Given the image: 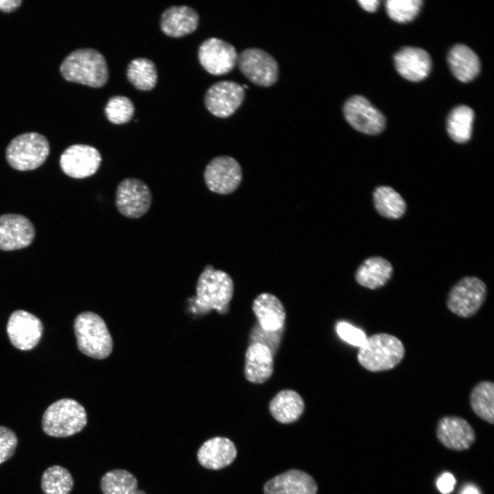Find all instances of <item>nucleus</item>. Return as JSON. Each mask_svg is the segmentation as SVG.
Here are the masks:
<instances>
[{"label":"nucleus","instance_id":"5701e85b","mask_svg":"<svg viewBox=\"0 0 494 494\" xmlns=\"http://www.w3.org/2000/svg\"><path fill=\"white\" fill-rule=\"evenodd\" d=\"M252 311L258 325L264 330L278 331L284 328L286 318L285 307L281 301L274 294L262 293L254 300Z\"/></svg>","mask_w":494,"mask_h":494},{"label":"nucleus","instance_id":"58836bf2","mask_svg":"<svg viewBox=\"0 0 494 494\" xmlns=\"http://www.w3.org/2000/svg\"><path fill=\"white\" fill-rule=\"evenodd\" d=\"M21 0H0V11L11 12L16 10L22 3Z\"/></svg>","mask_w":494,"mask_h":494},{"label":"nucleus","instance_id":"e433bc0d","mask_svg":"<svg viewBox=\"0 0 494 494\" xmlns=\"http://www.w3.org/2000/svg\"><path fill=\"white\" fill-rule=\"evenodd\" d=\"M336 332L343 340L359 348L363 345L366 339V334L362 330L346 322L338 323Z\"/></svg>","mask_w":494,"mask_h":494},{"label":"nucleus","instance_id":"f704fd0d","mask_svg":"<svg viewBox=\"0 0 494 494\" xmlns=\"http://www.w3.org/2000/svg\"><path fill=\"white\" fill-rule=\"evenodd\" d=\"M283 329L274 331H266L257 323L251 330L250 344L259 343L267 346L274 356L280 344Z\"/></svg>","mask_w":494,"mask_h":494},{"label":"nucleus","instance_id":"a19ab883","mask_svg":"<svg viewBox=\"0 0 494 494\" xmlns=\"http://www.w3.org/2000/svg\"><path fill=\"white\" fill-rule=\"evenodd\" d=\"M460 494H480V492L475 486L467 484L462 489Z\"/></svg>","mask_w":494,"mask_h":494},{"label":"nucleus","instance_id":"79ce46f5","mask_svg":"<svg viewBox=\"0 0 494 494\" xmlns=\"http://www.w3.org/2000/svg\"><path fill=\"white\" fill-rule=\"evenodd\" d=\"M134 494H147L144 491L137 489Z\"/></svg>","mask_w":494,"mask_h":494},{"label":"nucleus","instance_id":"a211bd4d","mask_svg":"<svg viewBox=\"0 0 494 494\" xmlns=\"http://www.w3.org/2000/svg\"><path fill=\"white\" fill-rule=\"evenodd\" d=\"M395 66L405 79L419 82L429 74L432 62L429 54L423 49L405 47L394 56Z\"/></svg>","mask_w":494,"mask_h":494},{"label":"nucleus","instance_id":"2eb2a0df","mask_svg":"<svg viewBox=\"0 0 494 494\" xmlns=\"http://www.w3.org/2000/svg\"><path fill=\"white\" fill-rule=\"evenodd\" d=\"M244 89L233 81H221L213 84L206 92L204 104L213 115L225 118L232 115L242 104Z\"/></svg>","mask_w":494,"mask_h":494},{"label":"nucleus","instance_id":"9b49d317","mask_svg":"<svg viewBox=\"0 0 494 494\" xmlns=\"http://www.w3.org/2000/svg\"><path fill=\"white\" fill-rule=\"evenodd\" d=\"M344 116L347 122L356 130L367 134H377L385 127V118L369 101L361 95H353L345 102Z\"/></svg>","mask_w":494,"mask_h":494},{"label":"nucleus","instance_id":"7ed1b4c3","mask_svg":"<svg viewBox=\"0 0 494 494\" xmlns=\"http://www.w3.org/2000/svg\"><path fill=\"white\" fill-rule=\"evenodd\" d=\"M405 349L397 337L378 333L366 338L359 348L357 358L360 364L371 372L388 370L397 366L403 359Z\"/></svg>","mask_w":494,"mask_h":494},{"label":"nucleus","instance_id":"c85d7f7f","mask_svg":"<svg viewBox=\"0 0 494 494\" xmlns=\"http://www.w3.org/2000/svg\"><path fill=\"white\" fill-rule=\"evenodd\" d=\"M473 117V110L465 105L456 106L451 111L447 118V130L454 141L462 143L470 139Z\"/></svg>","mask_w":494,"mask_h":494},{"label":"nucleus","instance_id":"b1692460","mask_svg":"<svg viewBox=\"0 0 494 494\" xmlns=\"http://www.w3.org/2000/svg\"><path fill=\"white\" fill-rule=\"evenodd\" d=\"M447 60L454 75L462 82L473 80L480 71L478 56L463 44L456 45L450 49Z\"/></svg>","mask_w":494,"mask_h":494},{"label":"nucleus","instance_id":"a878e982","mask_svg":"<svg viewBox=\"0 0 494 494\" xmlns=\"http://www.w3.org/2000/svg\"><path fill=\"white\" fill-rule=\"evenodd\" d=\"M304 408L305 403L301 395L290 389L279 392L269 404L272 416L282 423H291L298 420Z\"/></svg>","mask_w":494,"mask_h":494},{"label":"nucleus","instance_id":"20e7f679","mask_svg":"<svg viewBox=\"0 0 494 494\" xmlns=\"http://www.w3.org/2000/svg\"><path fill=\"white\" fill-rule=\"evenodd\" d=\"M73 329L78 349L88 357L103 360L113 347L112 337L104 320L97 314L84 311L77 316Z\"/></svg>","mask_w":494,"mask_h":494},{"label":"nucleus","instance_id":"bb28decb","mask_svg":"<svg viewBox=\"0 0 494 494\" xmlns=\"http://www.w3.org/2000/svg\"><path fill=\"white\" fill-rule=\"evenodd\" d=\"M469 403L473 412L481 419L494 423V383L484 380L476 384L469 395Z\"/></svg>","mask_w":494,"mask_h":494},{"label":"nucleus","instance_id":"1a4fd4ad","mask_svg":"<svg viewBox=\"0 0 494 494\" xmlns=\"http://www.w3.org/2000/svg\"><path fill=\"white\" fill-rule=\"evenodd\" d=\"M237 63L243 75L254 84L270 86L279 77L277 60L259 48H248L237 56Z\"/></svg>","mask_w":494,"mask_h":494},{"label":"nucleus","instance_id":"39448f33","mask_svg":"<svg viewBox=\"0 0 494 494\" xmlns=\"http://www.w3.org/2000/svg\"><path fill=\"white\" fill-rule=\"evenodd\" d=\"M87 424L85 408L77 401L64 398L51 403L44 412L42 428L48 436L65 438L81 432Z\"/></svg>","mask_w":494,"mask_h":494},{"label":"nucleus","instance_id":"412c9836","mask_svg":"<svg viewBox=\"0 0 494 494\" xmlns=\"http://www.w3.org/2000/svg\"><path fill=\"white\" fill-rule=\"evenodd\" d=\"M198 21L199 16L194 9L187 5H175L162 14L161 28L166 35L178 38L195 31Z\"/></svg>","mask_w":494,"mask_h":494},{"label":"nucleus","instance_id":"0eeeda50","mask_svg":"<svg viewBox=\"0 0 494 494\" xmlns=\"http://www.w3.org/2000/svg\"><path fill=\"white\" fill-rule=\"evenodd\" d=\"M486 294V285L480 279L465 277L451 288L446 305L451 313L458 317L470 318L480 310Z\"/></svg>","mask_w":494,"mask_h":494},{"label":"nucleus","instance_id":"72a5a7b5","mask_svg":"<svg viewBox=\"0 0 494 494\" xmlns=\"http://www.w3.org/2000/svg\"><path fill=\"white\" fill-rule=\"evenodd\" d=\"M422 3L421 0H388L386 2V9L393 21L408 23L417 15Z\"/></svg>","mask_w":494,"mask_h":494},{"label":"nucleus","instance_id":"ddd939ff","mask_svg":"<svg viewBox=\"0 0 494 494\" xmlns=\"http://www.w3.org/2000/svg\"><path fill=\"white\" fill-rule=\"evenodd\" d=\"M198 59L209 73L220 75L229 73L235 66L237 54L229 43L217 38H209L198 49Z\"/></svg>","mask_w":494,"mask_h":494},{"label":"nucleus","instance_id":"7c9ffc66","mask_svg":"<svg viewBox=\"0 0 494 494\" xmlns=\"http://www.w3.org/2000/svg\"><path fill=\"white\" fill-rule=\"evenodd\" d=\"M100 486L103 494H134L138 489V481L128 471L117 469L103 475Z\"/></svg>","mask_w":494,"mask_h":494},{"label":"nucleus","instance_id":"4be33fe9","mask_svg":"<svg viewBox=\"0 0 494 494\" xmlns=\"http://www.w3.org/2000/svg\"><path fill=\"white\" fill-rule=\"evenodd\" d=\"M274 371L273 355L270 349L259 343L250 344L245 353L244 375L254 384H263Z\"/></svg>","mask_w":494,"mask_h":494},{"label":"nucleus","instance_id":"2f4dec72","mask_svg":"<svg viewBox=\"0 0 494 494\" xmlns=\"http://www.w3.org/2000/svg\"><path fill=\"white\" fill-rule=\"evenodd\" d=\"M73 486L71 474L61 466L48 467L41 477V488L44 494H69Z\"/></svg>","mask_w":494,"mask_h":494},{"label":"nucleus","instance_id":"423d86ee","mask_svg":"<svg viewBox=\"0 0 494 494\" xmlns=\"http://www.w3.org/2000/svg\"><path fill=\"white\" fill-rule=\"evenodd\" d=\"M49 151V143L45 137L37 132H25L10 142L5 158L8 164L16 170H33L44 163Z\"/></svg>","mask_w":494,"mask_h":494},{"label":"nucleus","instance_id":"4468645a","mask_svg":"<svg viewBox=\"0 0 494 494\" xmlns=\"http://www.w3.org/2000/svg\"><path fill=\"white\" fill-rule=\"evenodd\" d=\"M7 333L11 344L21 351L34 349L39 342L43 332L40 320L35 315L22 309L14 311L7 323Z\"/></svg>","mask_w":494,"mask_h":494},{"label":"nucleus","instance_id":"aec40b11","mask_svg":"<svg viewBox=\"0 0 494 494\" xmlns=\"http://www.w3.org/2000/svg\"><path fill=\"white\" fill-rule=\"evenodd\" d=\"M236 455V447L230 439L217 436L206 440L201 445L197 458L204 468L218 470L229 465Z\"/></svg>","mask_w":494,"mask_h":494},{"label":"nucleus","instance_id":"f8f14e48","mask_svg":"<svg viewBox=\"0 0 494 494\" xmlns=\"http://www.w3.org/2000/svg\"><path fill=\"white\" fill-rule=\"evenodd\" d=\"M101 161V154L95 148L85 144H74L62 153L60 166L66 175L80 179L95 174Z\"/></svg>","mask_w":494,"mask_h":494},{"label":"nucleus","instance_id":"cd10ccee","mask_svg":"<svg viewBox=\"0 0 494 494\" xmlns=\"http://www.w3.org/2000/svg\"><path fill=\"white\" fill-rule=\"evenodd\" d=\"M128 81L138 90L150 91L156 84L158 75L154 63L145 58L132 60L128 65Z\"/></svg>","mask_w":494,"mask_h":494},{"label":"nucleus","instance_id":"393cba45","mask_svg":"<svg viewBox=\"0 0 494 494\" xmlns=\"http://www.w3.org/2000/svg\"><path fill=\"white\" fill-rule=\"evenodd\" d=\"M393 268L390 262L380 257L366 259L357 269L355 278L360 285L376 290L383 287L391 278Z\"/></svg>","mask_w":494,"mask_h":494},{"label":"nucleus","instance_id":"dca6fc26","mask_svg":"<svg viewBox=\"0 0 494 494\" xmlns=\"http://www.w3.org/2000/svg\"><path fill=\"white\" fill-rule=\"evenodd\" d=\"M35 236L33 224L16 213L0 215V250L10 251L29 246Z\"/></svg>","mask_w":494,"mask_h":494},{"label":"nucleus","instance_id":"473e14b6","mask_svg":"<svg viewBox=\"0 0 494 494\" xmlns=\"http://www.w3.org/2000/svg\"><path fill=\"white\" fill-rule=\"evenodd\" d=\"M104 111L108 121L115 124H124L132 119L134 107L128 97L116 95L109 99Z\"/></svg>","mask_w":494,"mask_h":494},{"label":"nucleus","instance_id":"ea45409f","mask_svg":"<svg viewBox=\"0 0 494 494\" xmlns=\"http://www.w3.org/2000/svg\"><path fill=\"white\" fill-rule=\"evenodd\" d=\"M358 3L364 10L368 12L376 11L379 5L377 0H360Z\"/></svg>","mask_w":494,"mask_h":494},{"label":"nucleus","instance_id":"6ab92c4d","mask_svg":"<svg viewBox=\"0 0 494 494\" xmlns=\"http://www.w3.org/2000/svg\"><path fill=\"white\" fill-rule=\"evenodd\" d=\"M317 485L311 476L304 471L292 469L268 481L265 494H316Z\"/></svg>","mask_w":494,"mask_h":494},{"label":"nucleus","instance_id":"6e6552de","mask_svg":"<svg viewBox=\"0 0 494 494\" xmlns=\"http://www.w3.org/2000/svg\"><path fill=\"white\" fill-rule=\"evenodd\" d=\"M152 193L148 185L134 178L123 179L115 191V204L117 211L128 218L144 215L152 204Z\"/></svg>","mask_w":494,"mask_h":494},{"label":"nucleus","instance_id":"f03ea898","mask_svg":"<svg viewBox=\"0 0 494 494\" xmlns=\"http://www.w3.org/2000/svg\"><path fill=\"white\" fill-rule=\"evenodd\" d=\"M234 283L226 272L215 270L211 265L205 266L196 285V296L193 298L194 312L208 313L215 309L220 314L228 309L233 298Z\"/></svg>","mask_w":494,"mask_h":494},{"label":"nucleus","instance_id":"c756f323","mask_svg":"<svg viewBox=\"0 0 494 494\" xmlns=\"http://www.w3.org/2000/svg\"><path fill=\"white\" fill-rule=\"evenodd\" d=\"M373 200L378 213L385 217L397 219L405 213L406 205L404 200L390 187H377L373 193Z\"/></svg>","mask_w":494,"mask_h":494},{"label":"nucleus","instance_id":"f257e3e1","mask_svg":"<svg viewBox=\"0 0 494 494\" xmlns=\"http://www.w3.org/2000/svg\"><path fill=\"white\" fill-rule=\"evenodd\" d=\"M67 81L91 87L103 86L108 79V69L104 56L91 48L78 49L68 54L60 66Z\"/></svg>","mask_w":494,"mask_h":494},{"label":"nucleus","instance_id":"f3484780","mask_svg":"<svg viewBox=\"0 0 494 494\" xmlns=\"http://www.w3.org/2000/svg\"><path fill=\"white\" fill-rule=\"evenodd\" d=\"M436 433L444 447L454 451L468 449L476 439L473 427L467 420L458 416L442 417L437 423Z\"/></svg>","mask_w":494,"mask_h":494},{"label":"nucleus","instance_id":"4c0bfd02","mask_svg":"<svg viewBox=\"0 0 494 494\" xmlns=\"http://www.w3.org/2000/svg\"><path fill=\"white\" fill-rule=\"evenodd\" d=\"M456 482V479L451 473L445 472L438 478L436 486L441 493L448 494L454 490Z\"/></svg>","mask_w":494,"mask_h":494},{"label":"nucleus","instance_id":"9d476101","mask_svg":"<svg viewBox=\"0 0 494 494\" xmlns=\"http://www.w3.org/2000/svg\"><path fill=\"white\" fill-rule=\"evenodd\" d=\"M242 169L233 157L219 156L213 158L206 166L204 179L211 191L226 195L234 191L242 180Z\"/></svg>","mask_w":494,"mask_h":494},{"label":"nucleus","instance_id":"c9c22d12","mask_svg":"<svg viewBox=\"0 0 494 494\" xmlns=\"http://www.w3.org/2000/svg\"><path fill=\"white\" fill-rule=\"evenodd\" d=\"M17 444L16 434L8 427L0 426V464L12 457Z\"/></svg>","mask_w":494,"mask_h":494}]
</instances>
